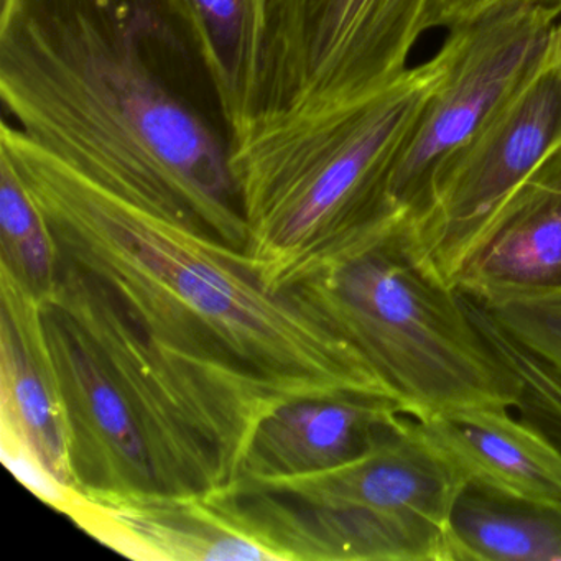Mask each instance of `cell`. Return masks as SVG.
<instances>
[{
	"mask_svg": "<svg viewBox=\"0 0 561 561\" xmlns=\"http://www.w3.org/2000/svg\"><path fill=\"white\" fill-rule=\"evenodd\" d=\"M0 152L60 254L113 291L170 367L257 425L295 400L370 397L399 405L350 337L291 291H268L239 249L104 188L8 121Z\"/></svg>",
	"mask_w": 561,
	"mask_h": 561,
	"instance_id": "cell-1",
	"label": "cell"
},
{
	"mask_svg": "<svg viewBox=\"0 0 561 561\" xmlns=\"http://www.w3.org/2000/svg\"><path fill=\"white\" fill-rule=\"evenodd\" d=\"M162 0L0 2V98L38 146L116 195L244 251L222 139L150 64L183 47Z\"/></svg>",
	"mask_w": 561,
	"mask_h": 561,
	"instance_id": "cell-2",
	"label": "cell"
},
{
	"mask_svg": "<svg viewBox=\"0 0 561 561\" xmlns=\"http://www.w3.org/2000/svg\"><path fill=\"white\" fill-rule=\"evenodd\" d=\"M445 78L438 51L382 90L259 117L229 140L244 265L268 291L324 274L402 213L390 199L393 169Z\"/></svg>",
	"mask_w": 561,
	"mask_h": 561,
	"instance_id": "cell-3",
	"label": "cell"
},
{
	"mask_svg": "<svg viewBox=\"0 0 561 561\" xmlns=\"http://www.w3.org/2000/svg\"><path fill=\"white\" fill-rule=\"evenodd\" d=\"M288 291L363 351L405 415L514 409L517 379L472 320L461 291L413 254L407 213L346 261Z\"/></svg>",
	"mask_w": 561,
	"mask_h": 561,
	"instance_id": "cell-4",
	"label": "cell"
},
{
	"mask_svg": "<svg viewBox=\"0 0 561 561\" xmlns=\"http://www.w3.org/2000/svg\"><path fill=\"white\" fill-rule=\"evenodd\" d=\"M561 146V19L534 73L433 176L410 216L413 254L439 282L459 275L518 186Z\"/></svg>",
	"mask_w": 561,
	"mask_h": 561,
	"instance_id": "cell-5",
	"label": "cell"
},
{
	"mask_svg": "<svg viewBox=\"0 0 561 561\" xmlns=\"http://www.w3.org/2000/svg\"><path fill=\"white\" fill-rule=\"evenodd\" d=\"M430 12L432 0H272L257 117L382 90L409 70Z\"/></svg>",
	"mask_w": 561,
	"mask_h": 561,
	"instance_id": "cell-6",
	"label": "cell"
},
{
	"mask_svg": "<svg viewBox=\"0 0 561 561\" xmlns=\"http://www.w3.org/2000/svg\"><path fill=\"white\" fill-rule=\"evenodd\" d=\"M560 19L550 9L511 5L448 32L438 50L445 81L390 180V199L399 211H422L439 167L534 73Z\"/></svg>",
	"mask_w": 561,
	"mask_h": 561,
	"instance_id": "cell-7",
	"label": "cell"
},
{
	"mask_svg": "<svg viewBox=\"0 0 561 561\" xmlns=\"http://www.w3.org/2000/svg\"><path fill=\"white\" fill-rule=\"evenodd\" d=\"M44 327L77 488L90 499L169 497L133 409L83 331L48 301Z\"/></svg>",
	"mask_w": 561,
	"mask_h": 561,
	"instance_id": "cell-8",
	"label": "cell"
},
{
	"mask_svg": "<svg viewBox=\"0 0 561 561\" xmlns=\"http://www.w3.org/2000/svg\"><path fill=\"white\" fill-rule=\"evenodd\" d=\"M461 488L455 471L416 432L412 416L400 413L363 455L344 465L310 474L241 479L231 494L272 492L314 507L446 530Z\"/></svg>",
	"mask_w": 561,
	"mask_h": 561,
	"instance_id": "cell-9",
	"label": "cell"
},
{
	"mask_svg": "<svg viewBox=\"0 0 561 561\" xmlns=\"http://www.w3.org/2000/svg\"><path fill=\"white\" fill-rule=\"evenodd\" d=\"M71 520L134 560L280 561L215 497L87 499Z\"/></svg>",
	"mask_w": 561,
	"mask_h": 561,
	"instance_id": "cell-10",
	"label": "cell"
},
{
	"mask_svg": "<svg viewBox=\"0 0 561 561\" xmlns=\"http://www.w3.org/2000/svg\"><path fill=\"white\" fill-rule=\"evenodd\" d=\"M508 410L468 407L412 419L462 485L561 505V449Z\"/></svg>",
	"mask_w": 561,
	"mask_h": 561,
	"instance_id": "cell-11",
	"label": "cell"
},
{
	"mask_svg": "<svg viewBox=\"0 0 561 561\" xmlns=\"http://www.w3.org/2000/svg\"><path fill=\"white\" fill-rule=\"evenodd\" d=\"M0 426L71 488L68 428L44 327V304L0 268ZM78 489V488H77Z\"/></svg>",
	"mask_w": 561,
	"mask_h": 561,
	"instance_id": "cell-12",
	"label": "cell"
},
{
	"mask_svg": "<svg viewBox=\"0 0 561 561\" xmlns=\"http://www.w3.org/2000/svg\"><path fill=\"white\" fill-rule=\"evenodd\" d=\"M561 287V146L518 186L456 282L462 294Z\"/></svg>",
	"mask_w": 561,
	"mask_h": 561,
	"instance_id": "cell-13",
	"label": "cell"
},
{
	"mask_svg": "<svg viewBox=\"0 0 561 561\" xmlns=\"http://www.w3.org/2000/svg\"><path fill=\"white\" fill-rule=\"evenodd\" d=\"M400 413L397 403L370 397L282 403L259 423L241 479L336 468L363 455Z\"/></svg>",
	"mask_w": 561,
	"mask_h": 561,
	"instance_id": "cell-14",
	"label": "cell"
},
{
	"mask_svg": "<svg viewBox=\"0 0 561 561\" xmlns=\"http://www.w3.org/2000/svg\"><path fill=\"white\" fill-rule=\"evenodd\" d=\"M198 50L228 140L259 113L272 0H162Z\"/></svg>",
	"mask_w": 561,
	"mask_h": 561,
	"instance_id": "cell-15",
	"label": "cell"
},
{
	"mask_svg": "<svg viewBox=\"0 0 561 561\" xmlns=\"http://www.w3.org/2000/svg\"><path fill=\"white\" fill-rule=\"evenodd\" d=\"M445 543L446 561H561V505L462 485Z\"/></svg>",
	"mask_w": 561,
	"mask_h": 561,
	"instance_id": "cell-16",
	"label": "cell"
},
{
	"mask_svg": "<svg viewBox=\"0 0 561 561\" xmlns=\"http://www.w3.org/2000/svg\"><path fill=\"white\" fill-rule=\"evenodd\" d=\"M60 249L12 160L0 152V268L42 304L57 290Z\"/></svg>",
	"mask_w": 561,
	"mask_h": 561,
	"instance_id": "cell-17",
	"label": "cell"
},
{
	"mask_svg": "<svg viewBox=\"0 0 561 561\" xmlns=\"http://www.w3.org/2000/svg\"><path fill=\"white\" fill-rule=\"evenodd\" d=\"M462 297L472 320L517 379L514 409L518 416L561 449V374L515 340L478 301L466 294Z\"/></svg>",
	"mask_w": 561,
	"mask_h": 561,
	"instance_id": "cell-18",
	"label": "cell"
},
{
	"mask_svg": "<svg viewBox=\"0 0 561 561\" xmlns=\"http://www.w3.org/2000/svg\"><path fill=\"white\" fill-rule=\"evenodd\" d=\"M469 297L561 374V287L494 290Z\"/></svg>",
	"mask_w": 561,
	"mask_h": 561,
	"instance_id": "cell-19",
	"label": "cell"
},
{
	"mask_svg": "<svg viewBox=\"0 0 561 561\" xmlns=\"http://www.w3.org/2000/svg\"><path fill=\"white\" fill-rule=\"evenodd\" d=\"M0 453L9 471L55 511L73 517L88 495L61 482L12 430L0 426Z\"/></svg>",
	"mask_w": 561,
	"mask_h": 561,
	"instance_id": "cell-20",
	"label": "cell"
},
{
	"mask_svg": "<svg viewBox=\"0 0 561 561\" xmlns=\"http://www.w3.org/2000/svg\"><path fill=\"white\" fill-rule=\"evenodd\" d=\"M511 5H535L561 14V0H432L430 31L446 28L449 32L481 15Z\"/></svg>",
	"mask_w": 561,
	"mask_h": 561,
	"instance_id": "cell-21",
	"label": "cell"
},
{
	"mask_svg": "<svg viewBox=\"0 0 561 561\" xmlns=\"http://www.w3.org/2000/svg\"><path fill=\"white\" fill-rule=\"evenodd\" d=\"M0 2H4V0H0Z\"/></svg>",
	"mask_w": 561,
	"mask_h": 561,
	"instance_id": "cell-22",
	"label": "cell"
}]
</instances>
